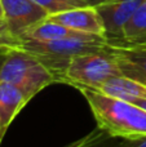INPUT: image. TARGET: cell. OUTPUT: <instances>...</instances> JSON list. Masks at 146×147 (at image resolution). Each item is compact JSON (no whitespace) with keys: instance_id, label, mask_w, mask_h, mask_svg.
I'll return each instance as SVG.
<instances>
[{"instance_id":"8","label":"cell","mask_w":146,"mask_h":147,"mask_svg":"<svg viewBox=\"0 0 146 147\" xmlns=\"http://www.w3.org/2000/svg\"><path fill=\"white\" fill-rule=\"evenodd\" d=\"M30 101L18 86L0 81V145L14 117Z\"/></svg>"},{"instance_id":"15","label":"cell","mask_w":146,"mask_h":147,"mask_svg":"<svg viewBox=\"0 0 146 147\" xmlns=\"http://www.w3.org/2000/svg\"><path fill=\"white\" fill-rule=\"evenodd\" d=\"M21 43L22 41L9 31L4 18L0 17V48H16L20 47Z\"/></svg>"},{"instance_id":"12","label":"cell","mask_w":146,"mask_h":147,"mask_svg":"<svg viewBox=\"0 0 146 147\" xmlns=\"http://www.w3.org/2000/svg\"><path fill=\"white\" fill-rule=\"evenodd\" d=\"M98 90L128 102L135 99H146V85L127 76H115L109 79L100 86Z\"/></svg>"},{"instance_id":"3","label":"cell","mask_w":146,"mask_h":147,"mask_svg":"<svg viewBox=\"0 0 146 147\" xmlns=\"http://www.w3.org/2000/svg\"><path fill=\"white\" fill-rule=\"evenodd\" d=\"M20 48L35 54L53 74L57 83L71 57L80 53L100 52L109 48L105 36L92 35L88 38H70L59 40H22Z\"/></svg>"},{"instance_id":"2","label":"cell","mask_w":146,"mask_h":147,"mask_svg":"<svg viewBox=\"0 0 146 147\" xmlns=\"http://www.w3.org/2000/svg\"><path fill=\"white\" fill-rule=\"evenodd\" d=\"M0 81L18 86L28 99L51 84L57 83L53 74L35 56L16 47L7 48L0 57Z\"/></svg>"},{"instance_id":"10","label":"cell","mask_w":146,"mask_h":147,"mask_svg":"<svg viewBox=\"0 0 146 147\" xmlns=\"http://www.w3.org/2000/svg\"><path fill=\"white\" fill-rule=\"evenodd\" d=\"M123 76L146 85V49H126L110 47Z\"/></svg>"},{"instance_id":"16","label":"cell","mask_w":146,"mask_h":147,"mask_svg":"<svg viewBox=\"0 0 146 147\" xmlns=\"http://www.w3.org/2000/svg\"><path fill=\"white\" fill-rule=\"evenodd\" d=\"M118 147H146V136L131 140H122Z\"/></svg>"},{"instance_id":"9","label":"cell","mask_w":146,"mask_h":147,"mask_svg":"<svg viewBox=\"0 0 146 147\" xmlns=\"http://www.w3.org/2000/svg\"><path fill=\"white\" fill-rule=\"evenodd\" d=\"M110 47L126 49H146V0L141 3L135 14L123 28V35Z\"/></svg>"},{"instance_id":"1","label":"cell","mask_w":146,"mask_h":147,"mask_svg":"<svg viewBox=\"0 0 146 147\" xmlns=\"http://www.w3.org/2000/svg\"><path fill=\"white\" fill-rule=\"evenodd\" d=\"M97 127L115 138L131 140L146 136V111L132 102L111 97L96 89H80Z\"/></svg>"},{"instance_id":"17","label":"cell","mask_w":146,"mask_h":147,"mask_svg":"<svg viewBox=\"0 0 146 147\" xmlns=\"http://www.w3.org/2000/svg\"><path fill=\"white\" fill-rule=\"evenodd\" d=\"M79 1H82L87 7H98V5H101L102 3L107 1V0H79Z\"/></svg>"},{"instance_id":"19","label":"cell","mask_w":146,"mask_h":147,"mask_svg":"<svg viewBox=\"0 0 146 147\" xmlns=\"http://www.w3.org/2000/svg\"><path fill=\"white\" fill-rule=\"evenodd\" d=\"M0 17H3V8H1V1H0Z\"/></svg>"},{"instance_id":"5","label":"cell","mask_w":146,"mask_h":147,"mask_svg":"<svg viewBox=\"0 0 146 147\" xmlns=\"http://www.w3.org/2000/svg\"><path fill=\"white\" fill-rule=\"evenodd\" d=\"M0 1L3 8V18L8 28L20 40L26 31L44 21L49 16V13L43 7L38 5L32 0H0Z\"/></svg>"},{"instance_id":"18","label":"cell","mask_w":146,"mask_h":147,"mask_svg":"<svg viewBox=\"0 0 146 147\" xmlns=\"http://www.w3.org/2000/svg\"><path fill=\"white\" fill-rule=\"evenodd\" d=\"M132 103L137 105L139 107H141L146 111V99H135V101H132Z\"/></svg>"},{"instance_id":"4","label":"cell","mask_w":146,"mask_h":147,"mask_svg":"<svg viewBox=\"0 0 146 147\" xmlns=\"http://www.w3.org/2000/svg\"><path fill=\"white\" fill-rule=\"evenodd\" d=\"M115 76H123V74L109 45L105 51L71 57L61 76V83L72 85L78 90L83 88L98 90L105 81Z\"/></svg>"},{"instance_id":"11","label":"cell","mask_w":146,"mask_h":147,"mask_svg":"<svg viewBox=\"0 0 146 147\" xmlns=\"http://www.w3.org/2000/svg\"><path fill=\"white\" fill-rule=\"evenodd\" d=\"M95 34H87L75 31L71 28L62 26L59 23H56L53 21L44 20L39 22L38 25L32 26L30 30L25 32V35L21 38V40H59V39H70V38H88Z\"/></svg>"},{"instance_id":"13","label":"cell","mask_w":146,"mask_h":147,"mask_svg":"<svg viewBox=\"0 0 146 147\" xmlns=\"http://www.w3.org/2000/svg\"><path fill=\"white\" fill-rule=\"evenodd\" d=\"M114 138L115 137L97 127V129L92 130L83 138L78 140L76 142H72L65 147H118L119 143L114 145Z\"/></svg>"},{"instance_id":"6","label":"cell","mask_w":146,"mask_h":147,"mask_svg":"<svg viewBox=\"0 0 146 147\" xmlns=\"http://www.w3.org/2000/svg\"><path fill=\"white\" fill-rule=\"evenodd\" d=\"M144 0H107L98 5L97 10L105 26L107 43L122 38L123 28Z\"/></svg>"},{"instance_id":"20","label":"cell","mask_w":146,"mask_h":147,"mask_svg":"<svg viewBox=\"0 0 146 147\" xmlns=\"http://www.w3.org/2000/svg\"><path fill=\"white\" fill-rule=\"evenodd\" d=\"M5 49H7V48H0V57H1L3 52H4V51H5Z\"/></svg>"},{"instance_id":"7","label":"cell","mask_w":146,"mask_h":147,"mask_svg":"<svg viewBox=\"0 0 146 147\" xmlns=\"http://www.w3.org/2000/svg\"><path fill=\"white\" fill-rule=\"evenodd\" d=\"M47 20L53 21L75 31L105 36V26L96 7H78L49 14Z\"/></svg>"},{"instance_id":"14","label":"cell","mask_w":146,"mask_h":147,"mask_svg":"<svg viewBox=\"0 0 146 147\" xmlns=\"http://www.w3.org/2000/svg\"><path fill=\"white\" fill-rule=\"evenodd\" d=\"M32 1H35L40 7H43L49 14L71 9V8L87 7L79 0H32Z\"/></svg>"}]
</instances>
